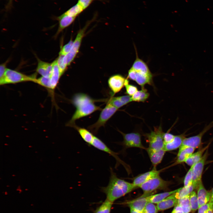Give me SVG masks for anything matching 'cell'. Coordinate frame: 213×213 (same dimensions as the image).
<instances>
[{"label": "cell", "mask_w": 213, "mask_h": 213, "mask_svg": "<svg viewBox=\"0 0 213 213\" xmlns=\"http://www.w3.org/2000/svg\"><path fill=\"white\" fill-rule=\"evenodd\" d=\"M95 100L88 95L83 93L75 94L71 102L76 110L66 125L74 128L76 126L75 121L82 117L88 116L94 112L101 109L95 104Z\"/></svg>", "instance_id": "obj_1"}, {"label": "cell", "mask_w": 213, "mask_h": 213, "mask_svg": "<svg viewBox=\"0 0 213 213\" xmlns=\"http://www.w3.org/2000/svg\"><path fill=\"white\" fill-rule=\"evenodd\" d=\"M110 172L107 185L101 187V190L106 194V199L112 202L137 188L132 183L118 178L112 168Z\"/></svg>", "instance_id": "obj_2"}, {"label": "cell", "mask_w": 213, "mask_h": 213, "mask_svg": "<svg viewBox=\"0 0 213 213\" xmlns=\"http://www.w3.org/2000/svg\"><path fill=\"white\" fill-rule=\"evenodd\" d=\"M36 76V74L28 75L15 70L7 68L4 76L0 79V85L28 81L34 83L37 78Z\"/></svg>", "instance_id": "obj_3"}, {"label": "cell", "mask_w": 213, "mask_h": 213, "mask_svg": "<svg viewBox=\"0 0 213 213\" xmlns=\"http://www.w3.org/2000/svg\"><path fill=\"white\" fill-rule=\"evenodd\" d=\"M118 109L110 104L107 103L104 108L102 109L99 118L94 123L89 126L88 129L94 134H96L99 128L104 126L106 122L118 110Z\"/></svg>", "instance_id": "obj_4"}, {"label": "cell", "mask_w": 213, "mask_h": 213, "mask_svg": "<svg viewBox=\"0 0 213 213\" xmlns=\"http://www.w3.org/2000/svg\"><path fill=\"white\" fill-rule=\"evenodd\" d=\"M152 74L149 69H133L131 68L128 71L127 78L135 81L143 87L146 84H152Z\"/></svg>", "instance_id": "obj_5"}, {"label": "cell", "mask_w": 213, "mask_h": 213, "mask_svg": "<svg viewBox=\"0 0 213 213\" xmlns=\"http://www.w3.org/2000/svg\"><path fill=\"white\" fill-rule=\"evenodd\" d=\"M170 182L162 179L159 175L155 176L141 185L140 188L145 193H152L157 190L167 189Z\"/></svg>", "instance_id": "obj_6"}, {"label": "cell", "mask_w": 213, "mask_h": 213, "mask_svg": "<svg viewBox=\"0 0 213 213\" xmlns=\"http://www.w3.org/2000/svg\"><path fill=\"white\" fill-rule=\"evenodd\" d=\"M163 132L162 127H154V130L145 135L149 144V148L154 150H159L164 149V143Z\"/></svg>", "instance_id": "obj_7"}, {"label": "cell", "mask_w": 213, "mask_h": 213, "mask_svg": "<svg viewBox=\"0 0 213 213\" xmlns=\"http://www.w3.org/2000/svg\"><path fill=\"white\" fill-rule=\"evenodd\" d=\"M91 21L88 22L83 28L79 30L75 39L73 41L70 51L68 54L64 56L63 59V62L67 66L70 64L78 52L85 31Z\"/></svg>", "instance_id": "obj_8"}, {"label": "cell", "mask_w": 213, "mask_h": 213, "mask_svg": "<svg viewBox=\"0 0 213 213\" xmlns=\"http://www.w3.org/2000/svg\"><path fill=\"white\" fill-rule=\"evenodd\" d=\"M213 127V121L206 125L198 135L189 138H185L179 148V151L187 147L194 149L198 148L201 145L202 138L204 135Z\"/></svg>", "instance_id": "obj_9"}, {"label": "cell", "mask_w": 213, "mask_h": 213, "mask_svg": "<svg viewBox=\"0 0 213 213\" xmlns=\"http://www.w3.org/2000/svg\"><path fill=\"white\" fill-rule=\"evenodd\" d=\"M208 149L206 150L201 159L195 164L192 168V185L197 189L201 181L204 166L208 156Z\"/></svg>", "instance_id": "obj_10"}, {"label": "cell", "mask_w": 213, "mask_h": 213, "mask_svg": "<svg viewBox=\"0 0 213 213\" xmlns=\"http://www.w3.org/2000/svg\"><path fill=\"white\" fill-rule=\"evenodd\" d=\"M119 132L123 136V140L122 145L125 148L135 147L146 149L142 143L141 135L139 133H125L120 131Z\"/></svg>", "instance_id": "obj_11"}, {"label": "cell", "mask_w": 213, "mask_h": 213, "mask_svg": "<svg viewBox=\"0 0 213 213\" xmlns=\"http://www.w3.org/2000/svg\"><path fill=\"white\" fill-rule=\"evenodd\" d=\"M91 146L109 154L114 158L116 160V166L117 164L118 165L120 164L122 165L125 167L127 168V166L126 164L120 159L117 155L118 154L112 151L101 139L95 135Z\"/></svg>", "instance_id": "obj_12"}, {"label": "cell", "mask_w": 213, "mask_h": 213, "mask_svg": "<svg viewBox=\"0 0 213 213\" xmlns=\"http://www.w3.org/2000/svg\"><path fill=\"white\" fill-rule=\"evenodd\" d=\"M152 194L144 193L136 199L127 201L126 204L130 209L142 213L145 206L149 202V196Z\"/></svg>", "instance_id": "obj_13"}, {"label": "cell", "mask_w": 213, "mask_h": 213, "mask_svg": "<svg viewBox=\"0 0 213 213\" xmlns=\"http://www.w3.org/2000/svg\"><path fill=\"white\" fill-rule=\"evenodd\" d=\"M126 79L122 76L119 74L113 75L109 78L108 83L112 96L119 92L125 86Z\"/></svg>", "instance_id": "obj_14"}, {"label": "cell", "mask_w": 213, "mask_h": 213, "mask_svg": "<svg viewBox=\"0 0 213 213\" xmlns=\"http://www.w3.org/2000/svg\"><path fill=\"white\" fill-rule=\"evenodd\" d=\"M161 170H157L154 169L150 171L141 174L137 175L133 179V184L136 188L153 178L159 175Z\"/></svg>", "instance_id": "obj_15"}, {"label": "cell", "mask_w": 213, "mask_h": 213, "mask_svg": "<svg viewBox=\"0 0 213 213\" xmlns=\"http://www.w3.org/2000/svg\"><path fill=\"white\" fill-rule=\"evenodd\" d=\"M150 161L154 169L162 161L166 152L164 149L159 150H154L149 148L146 149Z\"/></svg>", "instance_id": "obj_16"}, {"label": "cell", "mask_w": 213, "mask_h": 213, "mask_svg": "<svg viewBox=\"0 0 213 213\" xmlns=\"http://www.w3.org/2000/svg\"><path fill=\"white\" fill-rule=\"evenodd\" d=\"M197 189L199 207L209 202L211 198V191H208L206 189L202 182L199 184Z\"/></svg>", "instance_id": "obj_17"}, {"label": "cell", "mask_w": 213, "mask_h": 213, "mask_svg": "<svg viewBox=\"0 0 213 213\" xmlns=\"http://www.w3.org/2000/svg\"><path fill=\"white\" fill-rule=\"evenodd\" d=\"M38 65L36 68L37 72L42 76L50 77L51 75L53 65L52 63H49L43 61L37 58Z\"/></svg>", "instance_id": "obj_18"}, {"label": "cell", "mask_w": 213, "mask_h": 213, "mask_svg": "<svg viewBox=\"0 0 213 213\" xmlns=\"http://www.w3.org/2000/svg\"><path fill=\"white\" fill-rule=\"evenodd\" d=\"M174 193L157 204L156 206L158 211H164L175 206L177 205L178 199L175 197Z\"/></svg>", "instance_id": "obj_19"}, {"label": "cell", "mask_w": 213, "mask_h": 213, "mask_svg": "<svg viewBox=\"0 0 213 213\" xmlns=\"http://www.w3.org/2000/svg\"><path fill=\"white\" fill-rule=\"evenodd\" d=\"M52 64L53 69L50 78L51 91L54 94V90L56 88L60 78L62 75L60 74L57 64V59L52 62Z\"/></svg>", "instance_id": "obj_20"}, {"label": "cell", "mask_w": 213, "mask_h": 213, "mask_svg": "<svg viewBox=\"0 0 213 213\" xmlns=\"http://www.w3.org/2000/svg\"><path fill=\"white\" fill-rule=\"evenodd\" d=\"M185 133L178 135H175L173 140L168 143L165 144L164 149L166 151H170L179 148L183 141L185 138Z\"/></svg>", "instance_id": "obj_21"}, {"label": "cell", "mask_w": 213, "mask_h": 213, "mask_svg": "<svg viewBox=\"0 0 213 213\" xmlns=\"http://www.w3.org/2000/svg\"><path fill=\"white\" fill-rule=\"evenodd\" d=\"M75 18L64 13L58 17L57 19L59 22V26L57 34H59L64 29L70 25L74 22Z\"/></svg>", "instance_id": "obj_22"}, {"label": "cell", "mask_w": 213, "mask_h": 213, "mask_svg": "<svg viewBox=\"0 0 213 213\" xmlns=\"http://www.w3.org/2000/svg\"><path fill=\"white\" fill-rule=\"evenodd\" d=\"M210 144V143L199 151L192 154L185 160V162L188 165L191 166L196 164L201 159L204 152L208 149Z\"/></svg>", "instance_id": "obj_23"}, {"label": "cell", "mask_w": 213, "mask_h": 213, "mask_svg": "<svg viewBox=\"0 0 213 213\" xmlns=\"http://www.w3.org/2000/svg\"><path fill=\"white\" fill-rule=\"evenodd\" d=\"M195 150V149L192 147H187L178 151L177 159L172 165L185 162V160L193 153Z\"/></svg>", "instance_id": "obj_24"}, {"label": "cell", "mask_w": 213, "mask_h": 213, "mask_svg": "<svg viewBox=\"0 0 213 213\" xmlns=\"http://www.w3.org/2000/svg\"><path fill=\"white\" fill-rule=\"evenodd\" d=\"M180 188L169 192H164L156 194H152L149 196V202L157 204L169 196L177 192Z\"/></svg>", "instance_id": "obj_25"}, {"label": "cell", "mask_w": 213, "mask_h": 213, "mask_svg": "<svg viewBox=\"0 0 213 213\" xmlns=\"http://www.w3.org/2000/svg\"><path fill=\"white\" fill-rule=\"evenodd\" d=\"M78 131L83 140L88 145H91L94 135L88 130L76 126L74 128Z\"/></svg>", "instance_id": "obj_26"}, {"label": "cell", "mask_w": 213, "mask_h": 213, "mask_svg": "<svg viewBox=\"0 0 213 213\" xmlns=\"http://www.w3.org/2000/svg\"><path fill=\"white\" fill-rule=\"evenodd\" d=\"M141 90L137 91L132 96V101L144 102L149 97V93L144 87Z\"/></svg>", "instance_id": "obj_27"}, {"label": "cell", "mask_w": 213, "mask_h": 213, "mask_svg": "<svg viewBox=\"0 0 213 213\" xmlns=\"http://www.w3.org/2000/svg\"><path fill=\"white\" fill-rule=\"evenodd\" d=\"M189 195L178 199L177 205L181 207L184 213H189L191 211Z\"/></svg>", "instance_id": "obj_28"}, {"label": "cell", "mask_w": 213, "mask_h": 213, "mask_svg": "<svg viewBox=\"0 0 213 213\" xmlns=\"http://www.w3.org/2000/svg\"><path fill=\"white\" fill-rule=\"evenodd\" d=\"M34 83L46 88L49 91L50 94L52 96V99L54 97V94L53 93L51 89L50 77L41 76L36 78Z\"/></svg>", "instance_id": "obj_29"}, {"label": "cell", "mask_w": 213, "mask_h": 213, "mask_svg": "<svg viewBox=\"0 0 213 213\" xmlns=\"http://www.w3.org/2000/svg\"><path fill=\"white\" fill-rule=\"evenodd\" d=\"M196 189L195 187L193 185L187 186H184L180 188L179 190L174 193L175 197L177 199L182 198L188 195Z\"/></svg>", "instance_id": "obj_30"}, {"label": "cell", "mask_w": 213, "mask_h": 213, "mask_svg": "<svg viewBox=\"0 0 213 213\" xmlns=\"http://www.w3.org/2000/svg\"><path fill=\"white\" fill-rule=\"evenodd\" d=\"M113 203L106 199L97 208L94 213H110Z\"/></svg>", "instance_id": "obj_31"}, {"label": "cell", "mask_w": 213, "mask_h": 213, "mask_svg": "<svg viewBox=\"0 0 213 213\" xmlns=\"http://www.w3.org/2000/svg\"><path fill=\"white\" fill-rule=\"evenodd\" d=\"M84 10L83 7L78 3L64 13L71 17H76Z\"/></svg>", "instance_id": "obj_32"}, {"label": "cell", "mask_w": 213, "mask_h": 213, "mask_svg": "<svg viewBox=\"0 0 213 213\" xmlns=\"http://www.w3.org/2000/svg\"><path fill=\"white\" fill-rule=\"evenodd\" d=\"M189 200L191 211L194 213L198 209L199 207L197 194L195 191H193L190 194Z\"/></svg>", "instance_id": "obj_33"}, {"label": "cell", "mask_w": 213, "mask_h": 213, "mask_svg": "<svg viewBox=\"0 0 213 213\" xmlns=\"http://www.w3.org/2000/svg\"><path fill=\"white\" fill-rule=\"evenodd\" d=\"M129 81L128 78H126L125 83L126 93L128 95L132 96L138 90L136 87L129 84Z\"/></svg>", "instance_id": "obj_34"}, {"label": "cell", "mask_w": 213, "mask_h": 213, "mask_svg": "<svg viewBox=\"0 0 213 213\" xmlns=\"http://www.w3.org/2000/svg\"><path fill=\"white\" fill-rule=\"evenodd\" d=\"M194 164L191 166V168L185 177L184 180V186H188L192 185V170Z\"/></svg>", "instance_id": "obj_35"}, {"label": "cell", "mask_w": 213, "mask_h": 213, "mask_svg": "<svg viewBox=\"0 0 213 213\" xmlns=\"http://www.w3.org/2000/svg\"><path fill=\"white\" fill-rule=\"evenodd\" d=\"M64 55H59L57 59V64L61 75L64 73L66 70L67 66L64 63L63 59Z\"/></svg>", "instance_id": "obj_36"}, {"label": "cell", "mask_w": 213, "mask_h": 213, "mask_svg": "<svg viewBox=\"0 0 213 213\" xmlns=\"http://www.w3.org/2000/svg\"><path fill=\"white\" fill-rule=\"evenodd\" d=\"M158 211L156 206L149 202L145 206L142 213H157Z\"/></svg>", "instance_id": "obj_37"}, {"label": "cell", "mask_w": 213, "mask_h": 213, "mask_svg": "<svg viewBox=\"0 0 213 213\" xmlns=\"http://www.w3.org/2000/svg\"><path fill=\"white\" fill-rule=\"evenodd\" d=\"M73 43V41L71 40L67 44L64 46L59 52V55L65 56L68 54L71 49Z\"/></svg>", "instance_id": "obj_38"}, {"label": "cell", "mask_w": 213, "mask_h": 213, "mask_svg": "<svg viewBox=\"0 0 213 213\" xmlns=\"http://www.w3.org/2000/svg\"><path fill=\"white\" fill-rule=\"evenodd\" d=\"M95 0H99L101 1H103V0H78V3L85 10Z\"/></svg>", "instance_id": "obj_39"}, {"label": "cell", "mask_w": 213, "mask_h": 213, "mask_svg": "<svg viewBox=\"0 0 213 213\" xmlns=\"http://www.w3.org/2000/svg\"><path fill=\"white\" fill-rule=\"evenodd\" d=\"M175 135L169 132L164 133L163 140L164 144H166L172 141L175 137Z\"/></svg>", "instance_id": "obj_40"}, {"label": "cell", "mask_w": 213, "mask_h": 213, "mask_svg": "<svg viewBox=\"0 0 213 213\" xmlns=\"http://www.w3.org/2000/svg\"><path fill=\"white\" fill-rule=\"evenodd\" d=\"M210 208V206L208 202L199 207L198 213H208Z\"/></svg>", "instance_id": "obj_41"}, {"label": "cell", "mask_w": 213, "mask_h": 213, "mask_svg": "<svg viewBox=\"0 0 213 213\" xmlns=\"http://www.w3.org/2000/svg\"><path fill=\"white\" fill-rule=\"evenodd\" d=\"M8 61L1 64L0 66V79L1 78L4 76L6 70L7 69L6 66Z\"/></svg>", "instance_id": "obj_42"}, {"label": "cell", "mask_w": 213, "mask_h": 213, "mask_svg": "<svg viewBox=\"0 0 213 213\" xmlns=\"http://www.w3.org/2000/svg\"><path fill=\"white\" fill-rule=\"evenodd\" d=\"M171 213H184L182 211L181 207L178 205H176L173 209Z\"/></svg>", "instance_id": "obj_43"}, {"label": "cell", "mask_w": 213, "mask_h": 213, "mask_svg": "<svg viewBox=\"0 0 213 213\" xmlns=\"http://www.w3.org/2000/svg\"><path fill=\"white\" fill-rule=\"evenodd\" d=\"M211 197L210 200L209 202L210 206L213 207V188L211 191Z\"/></svg>", "instance_id": "obj_44"}, {"label": "cell", "mask_w": 213, "mask_h": 213, "mask_svg": "<svg viewBox=\"0 0 213 213\" xmlns=\"http://www.w3.org/2000/svg\"><path fill=\"white\" fill-rule=\"evenodd\" d=\"M13 0H9L7 5V8L9 9L11 7Z\"/></svg>", "instance_id": "obj_45"}, {"label": "cell", "mask_w": 213, "mask_h": 213, "mask_svg": "<svg viewBox=\"0 0 213 213\" xmlns=\"http://www.w3.org/2000/svg\"><path fill=\"white\" fill-rule=\"evenodd\" d=\"M130 213H141L132 209H130Z\"/></svg>", "instance_id": "obj_46"}, {"label": "cell", "mask_w": 213, "mask_h": 213, "mask_svg": "<svg viewBox=\"0 0 213 213\" xmlns=\"http://www.w3.org/2000/svg\"><path fill=\"white\" fill-rule=\"evenodd\" d=\"M208 213H213V207L210 206V209Z\"/></svg>", "instance_id": "obj_47"}]
</instances>
